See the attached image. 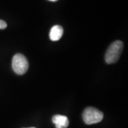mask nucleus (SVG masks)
<instances>
[{"label": "nucleus", "mask_w": 128, "mask_h": 128, "mask_svg": "<svg viewBox=\"0 0 128 128\" xmlns=\"http://www.w3.org/2000/svg\"><path fill=\"white\" fill-rule=\"evenodd\" d=\"M12 68L18 75H24L28 69V62L27 58L21 54L14 55L12 59Z\"/></svg>", "instance_id": "7ed1b4c3"}, {"label": "nucleus", "mask_w": 128, "mask_h": 128, "mask_svg": "<svg viewBox=\"0 0 128 128\" xmlns=\"http://www.w3.org/2000/svg\"></svg>", "instance_id": "6e6552de"}, {"label": "nucleus", "mask_w": 128, "mask_h": 128, "mask_svg": "<svg viewBox=\"0 0 128 128\" xmlns=\"http://www.w3.org/2000/svg\"><path fill=\"white\" fill-rule=\"evenodd\" d=\"M103 113L92 107L86 108L82 112V120L86 124L98 123L103 119Z\"/></svg>", "instance_id": "f03ea898"}, {"label": "nucleus", "mask_w": 128, "mask_h": 128, "mask_svg": "<svg viewBox=\"0 0 128 128\" xmlns=\"http://www.w3.org/2000/svg\"><path fill=\"white\" fill-rule=\"evenodd\" d=\"M7 26V24L4 21L0 19V29H4Z\"/></svg>", "instance_id": "423d86ee"}, {"label": "nucleus", "mask_w": 128, "mask_h": 128, "mask_svg": "<svg viewBox=\"0 0 128 128\" xmlns=\"http://www.w3.org/2000/svg\"><path fill=\"white\" fill-rule=\"evenodd\" d=\"M48 1H50V2H56L58 0H48Z\"/></svg>", "instance_id": "0eeeda50"}, {"label": "nucleus", "mask_w": 128, "mask_h": 128, "mask_svg": "<svg viewBox=\"0 0 128 128\" xmlns=\"http://www.w3.org/2000/svg\"><path fill=\"white\" fill-rule=\"evenodd\" d=\"M123 50V43L121 41H115L108 47L105 55V62L108 64L116 63L119 60Z\"/></svg>", "instance_id": "f257e3e1"}, {"label": "nucleus", "mask_w": 128, "mask_h": 128, "mask_svg": "<svg viewBox=\"0 0 128 128\" xmlns=\"http://www.w3.org/2000/svg\"><path fill=\"white\" fill-rule=\"evenodd\" d=\"M53 122L55 124L56 128H67L68 127V118L62 114H56L52 118Z\"/></svg>", "instance_id": "20e7f679"}, {"label": "nucleus", "mask_w": 128, "mask_h": 128, "mask_svg": "<svg viewBox=\"0 0 128 128\" xmlns=\"http://www.w3.org/2000/svg\"><path fill=\"white\" fill-rule=\"evenodd\" d=\"M64 34V28L61 26L55 25L50 28L49 37L52 41H57L60 39Z\"/></svg>", "instance_id": "39448f33"}]
</instances>
